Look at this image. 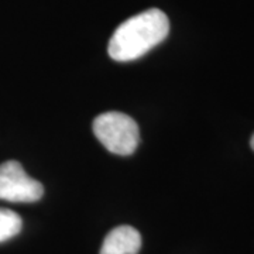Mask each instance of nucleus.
Here are the masks:
<instances>
[{"label":"nucleus","instance_id":"obj_1","mask_svg":"<svg viewBox=\"0 0 254 254\" xmlns=\"http://www.w3.org/2000/svg\"><path fill=\"white\" fill-rule=\"evenodd\" d=\"M170 33V21L160 9H148L127 18L110 38L108 51L119 63L134 61L163 43Z\"/></svg>","mask_w":254,"mask_h":254},{"label":"nucleus","instance_id":"obj_2","mask_svg":"<svg viewBox=\"0 0 254 254\" xmlns=\"http://www.w3.org/2000/svg\"><path fill=\"white\" fill-rule=\"evenodd\" d=\"M92 128L103 147L113 154H133L140 143L137 123L122 112L102 113L93 120Z\"/></svg>","mask_w":254,"mask_h":254},{"label":"nucleus","instance_id":"obj_3","mask_svg":"<svg viewBox=\"0 0 254 254\" xmlns=\"http://www.w3.org/2000/svg\"><path fill=\"white\" fill-rule=\"evenodd\" d=\"M44 195L41 182L31 178L21 164L6 161L0 165V199L9 202H37Z\"/></svg>","mask_w":254,"mask_h":254},{"label":"nucleus","instance_id":"obj_4","mask_svg":"<svg viewBox=\"0 0 254 254\" xmlns=\"http://www.w3.org/2000/svg\"><path fill=\"white\" fill-rule=\"evenodd\" d=\"M141 236L134 227L119 226L105 237L100 254H138Z\"/></svg>","mask_w":254,"mask_h":254},{"label":"nucleus","instance_id":"obj_5","mask_svg":"<svg viewBox=\"0 0 254 254\" xmlns=\"http://www.w3.org/2000/svg\"><path fill=\"white\" fill-rule=\"evenodd\" d=\"M21 227L23 220L16 212L0 208V243L17 236L21 232Z\"/></svg>","mask_w":254,"mask_h":254},{"label":"nucleus","instance_id":"obj_6","mask_svg":"<svg viewBox=\"0 0 254 254\" xmlns=\"http://www.w3.org/2000/svg\"><path fill=\"white\" fill-rule=\"evenodd\" d=\"M250 145H252V148H253V151H254V134H253V137H252V141H250Z\"/></svg>","mask_w":254,"mask_h":254}]
</instances>
